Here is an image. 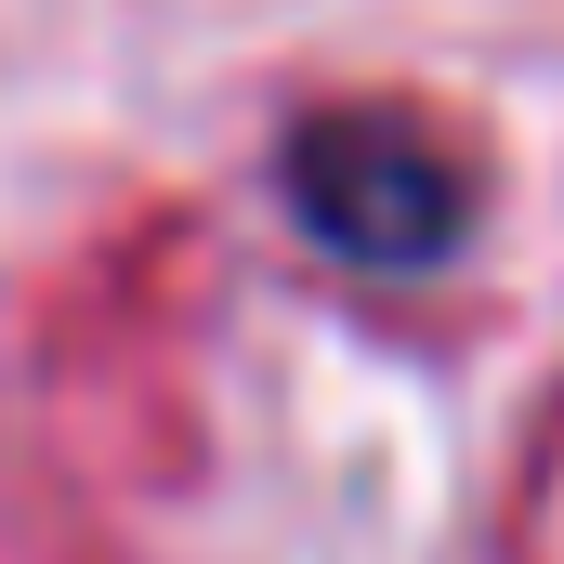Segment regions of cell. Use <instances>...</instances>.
<instances>
[{"label": "cell", "mask_w": 564, "mask_h": 564, "mask_svg": "<svg viewBox=\"0 0 564 564\" xmlns=\"http://www.w3.org/2000/svg\"><path fill=\"white\" fill-rule=\"evenodd\" d=\"M0 564H106L93 512H79V459H66L53 433H40V446L0 433Z\"/></svg>", "instance_id": "3"}, {"label": "cell", "mask_w": 564, "mask_h": 564, "mask_svg": "<svg viewBox=\"0 0 564 564\" xmlns=\"http://www.w3.org/2000/svg\"><path fill=\"white\" fill-rule=\"evenodd\" d=\"M197 328H210V224L184 197H132L26 289V394L79 486L171 499L197 486Z\"/></svg>", "instance_id": "1"}, {"label": "cell", "mask_w": 564, "mask_h": 564, "mask_svg": "<svg viewBox=\"0 0 564 564\" xmlns=\"http://www.w3.org/2000/svg\"><path fill=\"white\" fill-rule=\"evenodd\" d=\"M276 197L341 276H433V263H459L486 237L499 158L433 93H328V106L289 119Z\"/></svg>", "instance_id": "2"}]
</instances>
